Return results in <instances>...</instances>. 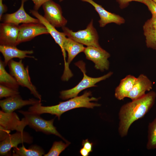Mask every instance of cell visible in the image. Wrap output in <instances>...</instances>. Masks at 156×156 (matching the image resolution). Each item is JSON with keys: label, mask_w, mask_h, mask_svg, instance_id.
<instances>
[{"label": "cell", "mask_w": 156, "mask_h": 156, "mask_svg": "<svg viewBox=\"0 0 156 156\" xmlns=\"http://www.w3.org/2000/svg\"><path fill=\"white\" fill-rule=\"evenodd\" d=\"M136 78L135 76L129 75L121 79L119 85L115 89V97L119 100L127 97L133 89Z\"/></svg>", "instance_id": "cell-20"}, {"label": "cell", "mask_w": 156, "mask_h": 156, "mask_svg": "<svg viewBox=\"0 0 156 156\" xmlns=\"http://www.w3.org/2000/svg\"><path fill=\"white\" fill-rule=\"evenodd\" d=\"M81 0L88 2L94 7L100 17L99 23L101 27H104L109 23H114L120 25L125 22V19L123 17L119 15L107 11L101 5L96 3L93 0Z\"/></svg>", "instance_id": "cell-15"}, {"label": "cell", "mask_w": 156, "mask_h": 156, "mask_svg": "<svg viewBox=\"0 0 156 156\" xmlns=\"http://www.w3.org/2000/svg\"><path fill=\"white\" fill-rule=\"evenodd\" d=\"M83 72V78L82 80L74 88L68 90H63L60 92V98L63 100L67 99L77 96L81 91L88 88L96 86L95 84L101 81L106 79L111 76L113 73L109 72L107 74L99 77L93 78L86 74L85 63L82 61L75 63Z\"/></svg>", "instance_id": "cell-3"}, {"label": "cell", "mask_w": 156, "mask_h": 156, "mask_svg": "<svg viewBox=\"0 0 156 156\" xmlns=\"http://www.w3.org/2000/svg\"><path fill=\"white\" fill-rule=\"evenodd\" d=\"M82 144L83 147L87 149L90 153L92 151L93 144L90 142L88 139L83 140Z\"/></svg>", "instance_id": "cell-30"}, {"label": "cell", "mask_w": 156, "mask_h": 156, "mask_svg": "<svg viewBox=\"0 0 156 156\" xmlns=\"http://www.w3.org/2000/svg\"><path fill=\"white\" fill-rule=\"evenodd\" d=\"M28 122L24 117L21 120L15 112L6 113L0 111V127L9 131H22L28 125Z\"/></svg>", "instance_id": "cell-12"}, {"label": "cell", "mask_w": 156, "mask_h": 156, "mask_svg": "<svg viewBox=\"0 0 156 156\" xmlns=\"http://www.w3.org/2000/svg\"><path fill=\"white\" fill-rule=\"evenodd\" d=\"M147 142L148 150L156 149V117L148 126Z\"/></svg>", "instance_id": "cell-24"}, {"label": "cell", "mask_w": 156, "mask_h": 156, "mask_svg": "<svg viewBox=\"0 0 156 156\" xmlns=\"http://www.w3.org/2000/svg\"><path fill=\"white\" fill-rule=\"evenodd\" d=\"M146 46L156 50V17H152L147 20L143 27Z\"/></svg>", "instance_id": "cell-19"}, {"label": "cell", "mask_w": 156, "mask_h": 156, "mask_svg": "<svg viewBox=\"0 0 156 156\" xmlns=\"http://www.w3.org/2000/svg\"><path fill=\"white\" fill-rule=\"evenodd\" d=\"M70 144V143H64L62 141L54 142L52 147L48 153L45 154L44 156H58L64 151Z\"/></svg>", "instance_id": "cell-25"}, {"label": "cell", "mask_w": 156, "mask_h": 156, "mask_svg": "<svg viewBox=\"0 0 156 156\" xmlns=\"http://www.w3.org/2000/svg\"><path fill=\"white\" fill-rule=\"evenodd\" d=\"M27 0H21V6L17 11L12 13L3 15L0 21L3 22L11 23L18 25L21 23H40L37 18L31 17L25 12L24 6L25 2Z\"/></svg>", "instance_id": "cell-16"}, {"label": "cell", "mask_w": 156, "mask_h": 156, "mask_svg": "<svg viewBox=\"0 0 156 156\" xmlns=\"http://www.w3.org/2000/svg\"><path fill=\"white\" fill-rule=\"evenodd\" d=\"M49 34L46 27L40 23L22 24L19 25L17 45L29 41L39 35Z\"/></svg>", "instance_id": "cell-11"}, {"label": "cell", "mask_w": 156, "mask_h": 156, "mask_svg": "<svg viewBox=\"0 0 156 156\" xmlns=\"http://www.w3.org/2000/svg\"><path fill=\"white\" fill-rule=\"evenodd\" d=\"M83 52L86 58L94 63L96 69L101 71L109 69V63L108 59L110 54L101 47L87 46Z\"/></svg>", "instance_id": "cell-9"}, {"label": "cell", "mask_w": 156, "mask_h": 156, "mask_svg": "<svg viewBox=\"0 0 156 156\" xmlns=\"http://www.w3.org/2000/svg\"><path fill=\"white\" fill-rule=\"evenodd\" d=\"M33 141V138L28 132L24 131H16L14 133L10 134L0 142V156L9 155L11 149L18 147L19 144H31Z\"/></svg>", "instance_id": "cell-7"}, {"label": "cell", "mask_w": 156, "mask_h": 156, "mask_svg": "<svg viewBox=\"0 0 156 156\" xmlns=\"http://www.w3.org/2000/svg\"><path fill=\"white\" fill-rule=\"evenodd\" d=\"M92 95L90 91H86L79 96H77L67 101L60 102L57 105L51 106H43L41 102L36 103L29 107L28 110L39 114H49L57 117L59 120L61 115L65 112L76 108L86 107L93 108L101 105L100 104L91 102L97 101L99 99Z\"/></svg>", "instance_id": "cell-2"}, {"label": "cell", "mask_w": 156, "mask_h": 156, "mask_svg": "<svg viewBox=\"0 0 156 156\" xmlns=\"http://www.w3.org/2000/svg\"><path fill=\"white\" fill-rule=\"evenodd\" d=\"M34 4V10L38 11L43 4L51 0H31Z\"/></svg>", "instance_id": "cell-29"}, {"label": "cell", "mask_w": 156, "mask_h": 156, "mask_svg": "<svg viewBox=\"0 0 156 156\" xmlns=\"http://www.w3.org/2000/svg\"><path fill=\"white\" fill-rule=\"evenodd\" d=\"M63 0H59V1L60 2H61V1H62Z\"/></svg>", "instance_id": "cell-35"}, {"label": "cell", "mask_w": 156, "mask_h": 156, "mask_svg": "<svg viewBox=\"0 0 156 156\" xmlns=\"http://www.w3.org/2000/svg\"><path fill=\"white\" fill-rule=\"evenodd\" d=\"M156 93L151 91L143 96L123 105L119 113L118 131L121 137L127 135L129 128L135 121L143 117L154 105Z\"/></svg>", "instance_id": "cell-1"}, {"label": "cell", "mask_w": 156, "mask_h": 156, "mask_svg": "<svg viewBox=\"0 0 156 156\" xmlns=\"http://www.w3.org/2000/svg\"><path fill=\"white\" fill-rule=\"evenodd\" d=\"M8 64L10 74L15 78L19 85L27 88L32 94L38 99L41 101V96L31 81L28 66L25 67L22 59L18 62L12 59L9 61Z\"/></svg>", "instance_id": "cell-4"}, {"label": "cell", "mask_w": 156, "mask_h": 156, "mask_svg": "<svg viewBox=\"0 0 156 156\" xmlns=\"http://www.w3.org/2000/svg\"><path fill=\"white\" fill-rule=\"evenodd\" d=\"M40 102L39 99L33 98L23 100L19 94L0 100V106L4 112L11 113L25 106L33 105Z\"/></svg>", "instance_id": "cell-14"}, {"label": "cell", "mask_w": 156, "mask_h": 156, "mask_svg": "<svg viewBox=\"0 0 156 156\" xmlns=\"http://www.w3.org/2000/svg\"><path fill=\"white\" fill-rule=\"evenodd\" d=\"M156 4V0H152Z\"/></svg>", "instance_id": "cell-34"}, {"label": "cell", "mask_w": 156, "mask_h": 156, "mask_svg": "<svg viewBox=\"0 0 156 156\" xmlns=\"http://www.w3.org/2000/svg\"><path fill=\"white\" fill-rule=\"evenodd\" d=\"M0 51L4 57L5 66L10 61L14 58L21 59L25 57L35 58L34 56L27 55L34 53L32 50H21L17 48L16 46L0 45Z\"/></svg>", "instance_id": "cell-18"}, {"label": "cell", "mask_w": 156, "mask_h": 156, "mask_svg": "<svg viewBox=\"0 0 156 156\" xmlns=\"http://www.w3.org/2000/svg\"><path fill=\"white\" fill-rule=\"evenodd\" d=\"M64 46L65 51L68 53L67 63L69 66L74 58L79 53L83 52L85 48L83 44L66 37L64 39Z\"/></svg>", "instance_id": "cell-21"}, {"label": "cell", "mask_w": 156, "mask_h": 156, "mask_svg": "<svg viewBox=\"0 0 156 156\" xmlns=\"http://www.w3.org/2000/svg\"><path fill=\"white\" fill-rule=\"evenodd\" d=\"M30 13L37 18L40 23L43 24L46 28L49 34L55 40V42L60 47L62 52L64 60V71H68L70 70L69 66L66 60V54L64 49V43L66 36L63 32H60L56 30L55 27L50 24L38 11L34 10H30Z\"/></svg>", "instance_id": "cell-10"}, {"label": "cell", "mask_w": 156, "mask_h": 156, "mask_svg": "<svg viewBox=\"0 0 156 156\" xmlns=\"http://www.w3.org/2000/svg\"><path fill=\"white\" fill-rule=\"evenodd\" d=\"M3 0H0V20L1 19L3 14L8 10V8L6 5L3 4Z\"/></svg>", "instance_id": "cell-32"}, {"label": "cell", "mask_w": 156, "mask_h": 156, "mask_svg": "<svg viewBox=\"0 0 156 156\" xmlns=\"http://www.w3.org/2000/svg\"><path fill=\"white\" fill-rule=\"evenodd\" d=\"M44 150L39 146L32 145L28 148L22 144V146L13 148V156H41L45 154Z\"/></svg>", "instance_id": "cell-22"}, {"label": "cell", "mask_w": 156, "mask_h": 156, "mask_svg": "<svg viewBox=\"0 0 156 156\" xmlns=\"http://www.w3.org/2000/svg\"><path fill=\"white\" fill-rule=\"evenodd\" d=\"M143 3L147 7L152 16L156 17V4L152 0H143Z\"/></svg>", "instance_id": "cell-27"}, {"label": "cell", "mask_w": 156, "mask_h": 156, "mask_svg": "<svg viewBox=\"0 0 156 156\" xmlns=\"http://www.w3.org/2000/svg\"><path fill=\"white\" fill-rule=\"evenodd\" d=\"M11 131L7 130L0 127V141H1L5 139L10 134Z\"/></svg>", "instance_id": "cell-31"}, {"label": "cell", "mask_w": 156, "mask_h": 156, "mask_svg": "<svg viewBox=\"0 0 156 156\" xmlns=\"http://www.w3.org/2000/svg\"><path fill=\"white\" fill-rule=\"evenodd\" d=\"M19 25L3 22L0 25V45L16 46Z\"/></svg>", "instance_id": "cell-13"}, {"label": "cell", "mask_w": 156, "mask_h": 156, "mask_svg": "<svg viewBox=\"0 0 156 156\" xmlns=\"http://www.w3.org/2000/svg\"><path fill=\"white\" fill-rule=\"evenodd\" d=\"M42 7L44 12V17L50 24L55 27L65 26L67 21L63 16L59 5L51 0L44 3Z\"/></svg>", "instance_id": "cell-8"}, {"label": "cell", "mask_w": 156, "mask_h": 156, "mask_svg": "<svg viewBox=\"0 0 156 156\" xmlns=\"http://www.w3.org/2000/svg\"><path fill=\"white\" fill-rule=\"evenodd\" d=\"M27 119L28 125L36 131L47 134H53L61 138L66 142H69L57 131L53 125L54 119L49 120H45L40 114L29 111L18 110Z\"/></svg>", "instance_id": "cell-5"}, {"label": "cell", "mask_w": 156, "mask_h": 156, "mask_svg": "<svg viewBox=\"0 0 156 156\" xmlns=\"http://www.w3.org/2000/svg\"><path fill=\"white\" fill-rule=\"evenodd\" d=\"M62 29L66 36L79 43L87 46L101 47L97 32L93 26V19L83 30L75 32L65 26Z\"/></svg>", "instance_id": "cell-6"}, {"label": "cell", "mask_w": 156, "mask_h": 156, "mask_svg": "<svg viewBox=\"0 0 156 156\" xmlns=\"http://www.w3.org/2000/svg\"><path fill=\"white\" fill-rule=\"evenodd\" d=\"M118 3L119 7L121 9L127 7L129 3L132 1H135L143 3V0H116Z\"/></svg>", "instance_id": "cell-28"}, {"label": "cell", "mask_w": 156, "mask_h": 156, "mask_svg": "<svg viewBox=\"0 0 156 156\" xmlns=\"http://www.w3.org/2000/svg\"><path fill=\"white\" fill-rule=\"evenodd\" d=\"M80 153L83 156H88L90 153L87 149L83 147L80 149Z\"/></svg>", "instance_id": "cell-33"}, {"label": "cell", "mask_w": 156, "mask_h": 156, "mask_svg": "<svg viewBox=\"0 0 156 156\" xmlns=\"http://www.w3.org/2000/svg\"><path fill=\"white\" fill-rule=\"evenodd\" d=\"M4 62L0 60V83L14 90H18L19 85L15 78L5 69Z\"/></svg>", "instance_id": "cell-23"}, {"label": "cell", "mask_w": 156, "mask_h": 156, "mask_svg": "<svg viewBox=\"0 0 156 156\" xmlns=\"http://www.w3.org/2000/svg\"><path fill=\"white\" fill-rule=\"evenodd\" d=\"M153 84L146 75L140 74L137 77L132 90L129 94L127 97L132 100L140 98L149 91L153 88Z\"/></svg>", "instance_id": "cell-17"}, {"label": "cell", "mask_w": 156, "mask_h": 156, "mask_svg": "<svg viewBox=\"0 0 156 156\" xmlns=\"http://www.w3.org/2000/svg\"><path fill=\"white\" fill-rule=\"evenodd\" d=\"M19 94L18 90H14L1 84L0 85V99L3 97L7 98Z\"/></svg>", "instance_id": "cell-26"}]
</instances>
